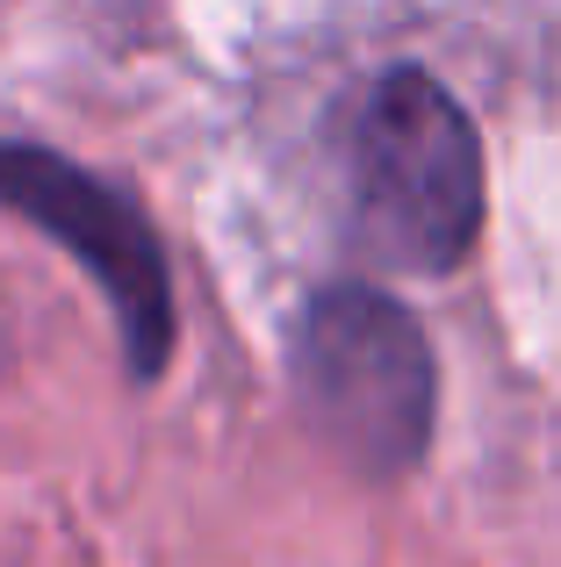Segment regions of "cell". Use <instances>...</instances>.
<instances>
[{"label": "cell", "instance_id": "6da1fadb", "mask_svg": "<svg viewBox=\"0 0 561 567\" xmlns=\"http://www.w3.org/2000/svg\"><path fill=\"white\" fill-rule=\"evenodd\" d=\"M482 223V152L468 115L425 72L375 86L353 137V230L396 274H447Z\"/></svg>", "mask_w": 561, "mask_h": 567}, {"label": "cell", "instance_id": "7a4b0ae2", "mask_svg": "<svg viewBox=\"0 0 561 567\" xmlns=\"http://www.w3.org/2000/svg\"><path fill=\"white\" fill-rule=\"evenodd\" d=\"M295 395L346 467L389 482L432 431L425 331L375 288H324L295 323Z\"/></svg>", "mask_w": 561, "mask_h": 567}, {"label": "cell", "instance_id": "3957f363", "mask_svg": "<svg viewBox=\"0 0 561 567\" xmlns=\"http://www.w3.org/2000/svg\"><path fill=\"white\" fill-rule=\"evenodd\" d=\"M0 202L22 208L37 230H51L101 280L115 323H123L130 374L152 381L173 352V288H166V251H159L152 223L115 187L80 173L72 158L29 152V144H0Z\"/></svg>", "mask_w": 561, "mask_h": 567}]
</instances>
